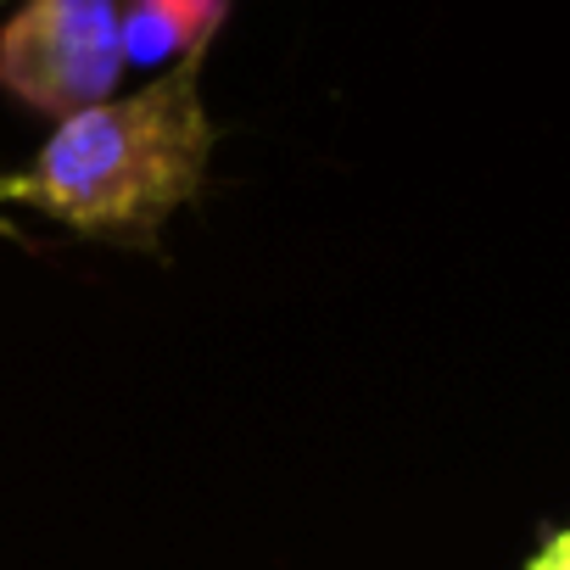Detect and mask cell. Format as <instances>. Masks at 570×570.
Segmentation results:
<instances>
[{
	"instance_id": "cell-1",
	"label": "cell",
	"mask_w": 570,
	"mask_h": 570,
	"mask_svg": "<svg viewBox=\"0 0 570 570\" xmlns=\"http://www.w3.org/2000/svg\"><path fill=\"white\" fill-rule=\"evenodd\" d=\"M213 146L218 129L202 101V62H179L135 96L57 124L18 174L23 207L96 240L157 246V229L196 202Z\"/></svg>"
},
{
	"instance_id": "cell-4",
	"label": "cell",
	"mask_w": 570,
	"mask_h": 570,
	"mask_svg": "<svg viewBox=\"0 0 570 570\" xmlns=\"http://www.w3.org/2000/svg\"><path fill=\"white\" fill-rule=\"evenodd\" d=\"M7 207H23V185H18V174H0V235H18V224L7 218Z\"/></svg>"
},
{
	"instance_id": "cell-2",
	"label": "cell",
	"mask_w": 570,
	"mask_h": 570,
	"mask_svg": "<svg viewBox=\"0 0 570 570\" xmlns=\"http://www.w3.org/2000/svg\"><path fill=\"white\" fill-rule=\"evenodd\" d=\"M129 0H23L0 29V90L18 107L68 124L112 101Z\"/></svg>"
},
{
	"instance_id": "cell-3",
	"label": "cell",
	"mask_w": 570,
	"mask_h": 570,
	"mask_svg": "<svg viewBox=\"0 0 570 570\" xmlns=\"http://www.w3.org/2000/svg\"><path fill=\"white\" fill-rule=\"evenodd\" d=\"M229 18V0H129L124 12V57L135 68H179L207 62V46L218 40Z\"/></svg>"
}]
</instances>
